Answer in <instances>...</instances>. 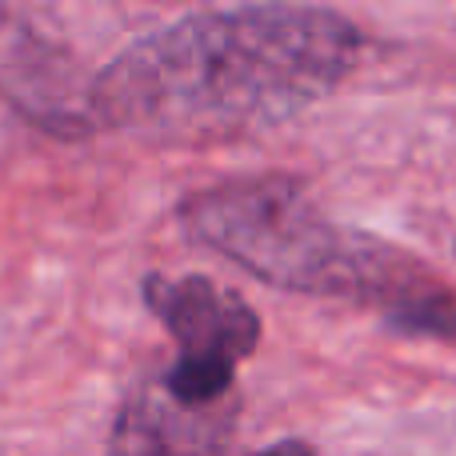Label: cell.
Returning a JSON list of instances; mask_svg holds the SVG:
<instances>
[{
  "mask_svg": "<svg viewBox=\"0 0 456 456\" xmlns=\"http://www.w3.org/2000/svg\"><path fill=\"white\" fill-rule=\"evenodd\" d=\"M144 300L173 332L184 361H216L236 369V361H244L260 340L256 313L208 276H149Z\"/></svg>",
  "mask_w": 456,
  "mask_h": 456,
  "instance_id": "3",
  "label": "cell"
},
{
  "mask_svg": "<svg viewBox=\"0 0 456 456\" xmlns=\"http://www.w3.org/2000/svg\"><path fill=\"white\" fill-rule=\"evenodd\" d=\"M228 425L221 409H184L165 388L141 393L120 409L109 456H224Z\"/></svg>",
  "mask_w": 456,
  "mask_h": 456,
  "instance_id": "4",
  "label": "cell"
},
{
  "mask_svg": "<svg viewBox=\"0 0 456 456\" xmlns=\"http://www.w3.org/2000/svg\"><path fill=\"white\" fill-rule=\"evenodd\" d=\"M256 456H313V449H308V444H300V441H281V444H273V449H265Z\"/></svg>",
  "mask_w": 456,
  "mask_h": 456,
  "instance_id": "6",
  "label": "cell"
},
{
  "mask_svg": "<svg viewBox=\"0 0 456 456\" xmlns=\"http://www.w3.org/2000/svg\"><path fill=\"white\" fill-rule=\"evenodd\" d=\"M361 37L340 12L244 4L197 12L117 56L93 112L144 141H216L297 117L353 72Z\"/></svg>",
  "mask_w": 456,
  "mask_h": 456,
  "instance_id": "1",
  "label": "cell"
},
{
  "mask_svg": "<svg viewBox=\"0 0 456 456\" xmlns=\"http://www.w3.org/2000/svg\"><path fill=\"white\" fill-rule=\"evenodd\" d=\"M184 228L292 292H356L388 308L425 281L401 252L340 232L289 176H240L197 192L184 205Z\"/></svg>",
  "mask_w": 456,
  "mask_h": 456,
  "instance_id": "2",
  "label": "cell"
},
{
  "mask_svg": "<svg viewBox=\"0 0 456 456\" xmlns=\"http://www.w3.org/2000/svg\"><path fill=\"white\" fill-rule=\"evenodd\" d=\"M388 324L409 337H433L456 345V297H449L441 284L425 281L388 308Z\"/></svg>",
  "mask_w": 456,
  "mask_h": 456,
  "instance_id": "5",
  "label": "cell"
}]
</instances>
